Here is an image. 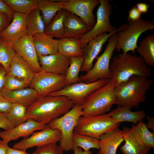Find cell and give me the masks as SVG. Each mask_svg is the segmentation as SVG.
Here are the masks:
<instances>
[{
	"label": "cell",
	"mask_w": 154,
	"mask_h": 154,
	"mask_svg": "<svg viewBox=\"0 0 154 154\" xmlns=\"http://www.w3.org/2000/svg\"><path fill=\"white\" fill-rule=\"evenodd\" d=\"M73 102L63 96L47 95L41 97L27 108V118L47 125L69 111L74 106Z\"/></svg>",
	"instance_id": "6da1fadb"
},
{
	"label": "cell",
	"mask_w": 154,
	"mask_h": 154,
	"mask_svg": "<svg viewBox=\"0 0 154 154\" xmlns=\"http://www.w3.org/2000/svg\"><path fill=\"white\" fill-rule=\"evenodd\" d=\"M112 77L110 80L116 86L133 76L149 78L151 69L143 58L129 53H121L114 57L110 64Z\"/></svg>",
	"instance_id": "7a4b0ae2"
},
{
	"label": "cell",
	"mask_w": 154,
	"mask_h": 154,
	"mask_svg": "<svg viewBox=\"0 0 154 154\" xmlns=\"http://www.w3.org/2000/svg\"><path fill=\"white\" fill-rule=\"evenodd\" d=\"M152 80L133 76L116 87L115 104L131 110L137 108L146 100L147 91L152 86Z\"/></svg>",
	"instance_id": "3957f363"
},
{
	"label": "cell",
	"mask_w": 154,
	"mask_h": 154,
	"mask_svg": "<svg viewBox=\"0 0 154 154\" xmlns=\"http://www.w3.org/2000/svg\"><path fill=\"white\" fill-rule=\"evenodd\" d=\"M154 28L153 21L141 18L134 21H128L118 28L116 33L117 42L115 49L126 53L131 51L135 54V50L137 47V41L140 35L148 30Z\"/></svg>",
	"instance_id": "277c9868"
},
{
	"label": "cell",
	"mask_w": 154,
	"mask_h": 154,
	"mask_svg": "<svg viewBox=\"0 0 154 154\" xmlns=\"http://www.w3.org/2000/svg\"><path fill=\"white\" fill-rule=\"evenodd\" d=\"M116 87L110 80L92 93L82 105V116L101 115L109 112L115 104Z\"/></svg>",
	"instance_id": "5b68a950"
},
{
	"label": "cell",
	"mask_w": 154,
	"mask_h": 154,
	"mask_svg": "<svg viewBox=\"0 0 154 154\" xmlns=\"http://www.w3.org/2000/svg\"><path fill=\"white\" fill-rule=\"evenodd\" d=\"M120 124L106 114L83 115L80 117L74 132L99 139L102 135L118 127Z\"/></svg>",
	"instance_id": "8992f818"
},
{
	"label": "cell",
	"mask_w": 154,
	"mask_h": 154,
	"mask_svg": "<svg viewBox=\"0 0 154 154\" xmlns=\"http://www.w3.org/2000/svg\"><path fill=\"white\" fill-rule=\"evenodd\" d=\"M82 116V105L75 104L68 112L53 119L47 125L49 127L59 130L61 134L60 146L64 151L73 150L72 137L74 129L80 117Z\"/></svg>",
	"instance_id": "52a82bcc"
},
{
	"label": "cell",
	"mask_w": 154,
	"mask_h": 154,
	"mask_svg": "<svg viewBox=\"0 0 154 154\" xmlns=\"http://www.w3.org/2000/svg\"><path fill=\"white\" fill-rule=\"evenodd\" d=\"M117 32L113 34L109 38L105 50L102 54L97 58L96 62L92 68L85 74L79 77L80 82L90 83L100 80H110L111 78L110 62L115 49Z\"/></svg>",
	"instance_id": "ba28073f"
},
{
	"label": "cell",
	"mask_w": 154,
	"mask_h": 154,
	"mask_svg": "<svg viewBox=\"0 0 154 154\" xmlns=\"http://www.w3.org/2000/svg\"><path fill=\"white\" fill-rule=\"evenodd\" d=\"M100 5L96 12L97 19L91 29L80 38L81 47L84 49L88 42L99 34L117 32L119 29L112 25L110 21L112 6L108 0H100Z\"/></svg>",
	"instance_id": "9c48e42d"
},
{
	"label": "cell",
	"mask_w": 154,
	"mask_h": 154,
	"mask_svg": "<svg viewBox=\"0 0 154 154\" xmlns=\"http://www.w3.org/2000/svg\"><path fill=\"white\" fill-rule=\"evenodd\" d=\"M110 80L108 79H103L90 83L80 82L67 86L61 90L48 95L64 96L71 100L75 105H82L92 93L106 84Z\"/></svg>",
	"instance_id": "30bf717a"
},
{
	"label": "cell",
	"mask_w": 154,
	"mask_h": 154,
	"mask_svg": "<svg viewBox=\"0 0 154 154\" xmlns=\"http://www.w3.org/2000/svg\"><path fill=\"white\" fill-rule=\"evenodd\" d=\"M66 86L65 75L46 72L43 70L35 73L29 87L44 96L59 91Z\"/></svg>",
	"instance_id": "8fae6325"
},
{
	"label": "cell",
	"mask_w": 154,
	"mask_h": 154,
	"mask_svg": "<svg viewBox=\"0 0 154 154\" xmlns=\"http://www.w3.org/2000/svg\"><path fill=\"white\" fill-rule=\"evenodd\" d=\"M61 138L60 131L47 126L40 131L35 132L28 137L23 139L15 143L13 148L26 151L30 148L41 147L49 144L56 143Z\"/></svg>",
	"instance_id": "7c38bea8"
},
{
	"label": "cell",
	"mask_w": 154,
	"mask_h": 154,
	"mask_svg": "<svg viewBox=\"0 0 154 154\" xmlns=\"http://www.w3.org/2000/svg\"><path fill=\"white\" fill-rule=\"evenodd\" d=\"M100 4V0H65L63 9L78 16L92 28L96 23L93 10Z\"/></svg>",
	"instance_id": "4fadbf2b"
},
{
	"label": "cell",
	"mask_w": 154,
	"mask_h": 154,
	"mask_svg": "<svg viewBox=\"0 0 154 154\" xmlns=\"http://www.w3.org/2000/svg\"><path fill=\"white\" fill-rule=\"evenodd\" d=\"M16 52L29 64L34 73L42 70L40 64L32 37L26 34L12 44Z\"/></svg>",
	"instance_id": "5bb4252c"
},
{
	"label": "cell",
	"mask_w": 154,
	"mask_h": 154,
	"mask_svg": "<svg viewBox=\"0 0 154 154\" xmlns=\"http://www.w3.org/2000/svg\"><path fill=\"white\" fill-rule=\"evenodd\" d=\"M28 15L15 12L11 23L0 32V38L12 44L26 35Z\"/></svg>",
	"instance_id": "9a60e30c"
},
{
	"label": "cell",
	"mask_w": 154,
	"mask_h": 154,
	"mask_svg": "<svg viewBox=\"0 0 154 154\" xmlns=\"http://www.w3.org/2000/svg\"><path fill=\"white\" fill-rule=\"evenodd\" d=\"M47 126V125L28 119L26 122L11 129L0 131V138L9 143L21 137L27 138L35 131L42 130Z\"/></svg>",
	"instance_id": "2e32d148"
},
{
	"label": "cell",
	"mask_w": 154,
	"mask_h": 154,
	"mask_svg": "<svg viewBox=\"0 0 154 154\" xmlns=\"http://www.w3.org/2000/svg\"><path fill=\"white\" fill-rule=\"evenodd\" d=\"M115 32L101 33L91 39L83 49L84 61L80 71H89L93 66V62L101 51L104 44Z\"/></svg>",
	"instance_id": "e0dca14e"
},
{
	"label": "cell",
	"mask_w": 154,
	"mask_h": 154,
	"mask_svg": "<svg viewBox=\"0 0 154 154\" xmlns=\"http://www.w3.org/2000/svg\"><path fill=\"white\" fill-rule=\"evenodd\" d=\"M38 57L42 70L58 75H65L70 62V58L58 52L54 54Z\"/></svg>",
	"instance_id": "ac0fdd59"
},
{
	"label": "cell",
	"mask_w": 154,
	"mask_h": 154,
	"mask_svg": "<svg viewBox=\"0 0 154 154\" xmlns=\"http://www.w3.org/2000/svg\"><path fill=\"white\" fill-rule=\"evenodd\" d=\"M35 73L27 62L16 54L7 74L24 82L29 86Z\"/></svg>",
	"instance_id": "d6986e66"
},
{
	"label": "cell",
	"mask_w": 154,
	"mask_h": 154,
	"mask_svg": "<svg viewBox=\"0 0 154 154\" xmlns=\"http://www.w3.org/2000/svg\"><path fill=\"white\" fill-rule=\"evenodd\" d=\"M0 92L12 103L22 104L27 108L41 97L36 91L29 87L16 90H11L3 88Z\"/></svg>",
	"instance_id": "ffe728a7"
},
{
	"label": "cell",
	"mask_w": 154,
	"mask_h": 154,
	"mask_svg": "<svg viewBox=\"0 0 154 154\" xmlns=\"http://www.w3.org/2000/svg\"><path fill=\"white\" fill-rule=\"evenodd\" d=\"M124 144L120 148L123 154H147L151 148L145 145L132 131L130 128L123 129Z\"/></svg>",
	"instance_id": "44dd1931"
},
{
	"label": "cell",
	"mask_w": 154,
	"mask_h": 154,
	"mask_svg": "<svg viewBox=\"0 0 154 154\" xmlns=\"http://www.w3.org/2000/svg\"><path fill=\"white\" fill-rule=\"evenodd\" d=\"M122 130L118 127L102 135L99 140L98 154H116L117 149L124 141Z\"/></svg>",
	"instance_id": "7402d4cb"
},
{
	"label": "cell",
	"mask_w": 154,
	"mask_h": 154,
	"mask_svg": "<svg viewBox=\"0 0 154 154\" xmlns=\"http://www.w3.org/2000/svg\"><path fill=\"white\" fill-rule=\"evenodd\" d=\"M65 37L80 38L92 28L87 25L80 17L68 12L64 22Z\"/></svg>",
	"instance_id": "603a6c76"
},
{
	"label": "cell",
	"mask_w": 154,
	"mask_h": 154,
	"mask_svg": "<svg viewBox=\"0 0 154 154\" xmlns=\"http://www.w3.org/2000/svg\"><path fill=\"white\" fill-rule=\"evenodd\" d=\"M34 46L38 56H45L58 52L59 40L52 36L40 33L32 37Z\"/></svg>",
	"instance_id": "cb8c5ba5"
},
{
	"label": "cell",
	"mask_w": 154,
	"mask_h": 154,
	"mask_svg": "<svg viewBox=\"0 0 154 154\" xmlns=\"http://www.w3.org/2000/svg\"><path fill=\"white\" fill-rule=\"evenodd\" d=\"M107 114L113 118L116 122L120 123L121 122L127 121L137 124L145 116L143 110L132 112L129 109L119 106Z\"/></svg>",
	"instance_id": "d4e9b609"
},
{
	"label": "cell",
	"mask_w": 154,
	"mask_h": 154,
	"mask_svg": "<svg viewBox=\"0 0 154 154\" xmlns=\"http://www.w3.org/2000/svg\"><path fill=\"white\" fill-rule=\"evenodd\" d=\"M58 40V52L62 55L70 58L83 56L80 38L64 37Z\"/></svg>",
	"instance_id": "484cf974"
},
{
	"label": "cell",
	"mask_w": 154,
	"mask_h": 154,
	"mask_svg": "<svg viewBox=\"0 0 154 154\" xmlns=\"http://www.w3.org/2000/svg\"><path fill=\"white\" fill-rule=\"evenodd\" d=\"M65 0H38L37 9L42 13L45 27L51 21L56 13L63 9Z\"/></svg>",
	"instance_id": "4316f807"
},
{
	"label": "cell",
	"mask_w": 154,
	"mask_h": 154,
	"mask_svg": "<svg viewBox=\"0 0 154 154\" xmlns=\"http://www.w3.org/2000/svg\"><path fill=\"white\" fill-rule=\"evenodd\" d=\"M68 12L63 9L58 11L45 27L44 33L59 39L65 37L64 22Z\"/></svg>",
	"instance_id": "83f0119b"
},
{
	"label": "cell",
	"mask_w": 154,
	"mask_h": 154,
	"mask_svg": "<svg viewBox=\"0 0 154 154\" xmlns=\"http://www.w3.org/2000/svg\"><path fill=\"white\" fill-rule=\"evenodd\" d=\"M136 49L148 66H154L153 34L149 35L141 41Z\"/></svg>",
	"instance_id": "f1b7e54d"
},
{
	"label": "cell",
	"mask_w": 154,
	"mask_h": 154,
	"mask_svg": "<svg viewBox=\"0 0 154 154\" xmlns=\"http://www.w3.org/2000/svg\"><path fill=\"white\" fill-rule=\"evenodd\" d=\"M45 26L40 11L35 9L28 14L27 25V34L32 37L38 33H44Z\"/></svg>",
	"instance_id": "f546056e"
},
{
	"label": "cell",
	"mask_w": 154,
	"mask_h": 154,
	"mask_svg": "<svg viewBox=\"0 0 154 154\" xmlns=\"http://www.w3.org/2000/svg\"><path fill=\"white\" fill-rule=\"evenodd\" d=\"M84 56L70 58V62L65 75L66 86L80 82L79 74L84 61Z\"/></svg>",
	"instance_id": "4dcf8cb0"
},
{
	"label": "cell",
	"mask_w": 154,
	"mask_h": 154,
	"mask_svg": "<svg viewBox=\"0 0 154 154\" xmlns=\"http://www.w3.org/2000/svg\"><path fill=\"white\" fill-rule=\"evenodd\" d=\"M99 140L89 136L74 132L72 137V146L73 150L80 147L84 151H87L92 148L99 149Z\"/></svg>",
	"instance_id": "1f68e13d"
},
{
	"label": "cell",
	"mask_w": 154,
	"mask_h": 154,
	"mask_svg": "<svg viewBox=\"0 0 154 154\" xmlns=\"http://www.w3.org/2000/svg\"><path fill=\"white\" fill-rule=\"evenodd\" d=\"M142 120L130 128L139 139L145 145L151 148H154V133L149 130Z\"/></svg>",
	"instance_id": "d6a6232c"
},
{
	"label": "cell",
	"mask_w": 154,
	"mask_h": 154,
	"mask_svg": "<svg viewBox=\"0 0 154 154\" xmlns=\"http://www.w3.org/2000/svg\"><path fill=\"white\" fill-rule=\"evenodd\" d=\"M15 12L28 14L37 8L38 0H3Z\"/></svg>",
	"instance_id": "836d02e7"
},
{
	"label": "cell",
	"mask_w": 154,
	"mask_h": 154,
	"mask_svg": "<svg viewBox=\"0 0 154 154\" xmlns=\"http://www.w3.org/2000/svg\"><path fill=\"white\" fill-rule=\"evenodd\" d=\"M16 54L12 44L0 38V64L5 68L7 74L12 61Z\"/></svg>",
	"instance_id": "e575fe53"
},
{
	"label": "cell",
	"mask_w": 154,
	"mask_h": 154,
	"mask_svg": "<svg viewBox=\"0 0 154 154\" xmlns=\"http://www.w3.org/2000/svg\"><path fill=\"white\" fill-rule=\"evenodd\" d=\"M27 107L18 104L13 103L10 112L6 115L10 122L15 127L26 122L28 119L26 115Z\"/></svg>",
	"instance_id": "d590c367"
},
{
	"label": "cell",
	"mask_w": 154,
	"mask_h": 154,
	"mask_svg": "<svg viewBox=\"0 0 154 154\" xmlns=\"http://www.w3.org/2000/svg\"><path fill=\"white\" fill-rule=\"evenodd\" d=\"M29 87L24 82L7 74L5 79L4 88L11 90H20Z\"/></svg>",
	"instance_id": "8d00e7d4"
},
{
	"label": "cell",
	"mask_w": 154,
	"mask_h": 154,
	"mask_svg": "<svg viewBox=\"0 0 154 154\" xmlns=\"http://www.w3.org/2000/svg\"><path fill=\"white\" fill-rule=\"evenodd\" d=\"M64 151L56 143L37 147L32 154H63Z\"/></svg>",
	"instance_id": "74e56055"
},
{
	"label": "cell",
	"mask_w": 154,
	"mask_h": 154,
	"mask_svg": "<svg viewBox=\"0 0 154 154\" xmlns=\"http://www.w3.org/2000/svg\"><path fill=\"white\" fill-rule=\"evenodd\" d=\"M13 103L4 97L0 92V113L5 115L10 111Z\"/></svg>",
	"instance_id": "f35d334b"
},
{
	"label": "cell",
	"mask_w": 154,
	"mask_h": 154,
	"mask_svg": "<svg viewBox=\"0 0 154 154\" xmlns=\"http://www.w3.org/2000/svg\"><path fill=\"white\" fill-rule=\"evenodd\" d=\"M15 12L3 0H0V13L6 14L11 19Z\"/></svg>",
	"instance_id": "ab89813d"
},
{
	"label": "cell",
	"mask_w": 154,
	"mask_h": 154,
	"mask_svg": "<svg viewBox=\"0 0 154 154\" xmlns=\"http://www.w3.org/2000/svg\"><path fill=\"white\" fill-rule=\"evenodd\" d=\"M14 127L8 119L5 114L0 113V128L7 130Z\"/></svg>",
	"instance_id": "60d3db41"
},
{
	"label": "cell",
	"mask_w": 154,
	"mask_h": 154,
	"mask_svg": "<svg viewBox=\"0 0 154 154\" xmlns=\"http://www.w3.org/2000/svg\"><path fill=\"white\" fill-rule=\"evenodd\" d=\"M141 14L135 5H134L129 11L127 21H134L138 20L141 18Z\"/></svg>",
	"instance_id": "b9f144b4"
},
{
	"label": "cell",
	"mask_w": 154,
	"mask_h": 154,
	"mask_svg": "<svg viewBox=\"0 0 154 154\" xmlns=\"http://www.w3.org/2000/svg\"><path fill=\"white\" fill-rule=\"evenodd\" d=\"M11 20L6 14L0 13V32L8 26Z\"/></svg>",
	"instance_id": "7bdbcfd3"
},
{
	"label": "cell",
	"mask_w": 154,
	"mask_h": 154,
	"mask_svg": "<svg viewBox=\"0 0 154 154\" xmlns=\"http://www.w3.org/2000/svg\"><path fill=\"white\" fill-rule=\"evenodd\" d=\"M135 6L141 14H146L151 7V5L147 3L141 2L136 3Z\"/></svg>",
	"instance_id": "ee69618b"
},
{
	"label": "cell",
	"mask_w": 154,
	"mask_h": 154,
	"mask_svg": "<svg viewBox=\"0 0 154 154\" xmlns=\"http://www.w3.org/2000/svg\"><path fill=\"white\" fill-rule=\"evenodd\" d=\"M6 74L5 69L0 64V92L4 88V80Z\"/></svg>",
	"instance_id": "f6af8a7d"
},
{
	"label": "cell",
	"mask_w": 154,
	"mask_h": 154,
	"mask_svg": "<svg viewBox=\"0 0 154 154\" xmlns=\"http://www.w3.org/2000/svg\"><path fill=\"white\" fill-rule=\"evenodd\" d=\"M9 142L0 139V154H7Z\"/></svg>",
	"instance_id": "bcb514c9"
},
{
	"label": "cell",
	"mask_w": 154,
	"mask_h": 154,
	"mask_svg": "<svg viewBox=\"0 0 154 154\" xmlns=\"http://www.w3.org/2000/svg\"><path fill=\"white\" fill-rule=\"evenodd\" d=\"M7 154H32L29 153L26 151L12 148L8 147Z\"/></svg>",
	"instance_id": "7dc6e473"
},
{
	"label": "cell",
	"mask_w": 154,
	"mask_h": 154,
	"mask_svg": "<svg viewBox=\"0 0 154 154\" xmlns=\"http://www.w3.org/2000/svg\"><path fill=\"white\" fill-rule=\"evenodd\" d=\"M146 119L148 120L147 123L146 124L147 127L150 129L154 132V118L153 117L147 116Z\"/></svg>",
	"instance_id": "c3c4849f"
},
{
	"label": "cell",
	"mask_w": 154,
	"mask_h": 154,
	"mask_svg": "<svg viewBox=\"0 0 154 154\" xmlns=\"http://www.w3.org/2000/svg\"><path fill=\"white\" fill-rule=\"evenodd\" d=\"M74 154H92V152L90 150L86 151H83L82 148L80 147H78L74 149Z\"/></svg>",
	"instance_id": "681fc988"
}]
</instances>
